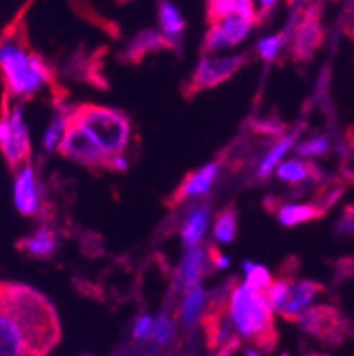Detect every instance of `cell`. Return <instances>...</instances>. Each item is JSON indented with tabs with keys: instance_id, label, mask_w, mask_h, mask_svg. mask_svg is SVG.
<instances>
[{
	"instance_id": "7",
	"label": "cell",
	"mask_w": 354,
	"mask_h": 356,
	"mask_svg": "<svg viewBox=\"0 0 354 356\" xmlns=\"http://www.w3.org/2000/svg\"><path fill=\"white\" fill-rule=\"evenodd\" d=\"M296 323H300V326L307 333L319 337L330 344L339 342L346 332V321L340 317L339 310L330 305L307 309L298 316Z\"/></svg>"
},
{
	"instance_id": "29",
	"label": "cell",
	"mask_w": 354,
	"mask_h": 356,
	"mask_svg": "<svg viewBox=\"0 0 354 356\" xmlns=\"http://www.w3.org/2000/svg\"><path fill=\"white\" fill-rule=\"evenodd\" d=\"M301 156H321L330 151V140L326 137H314L308 140L301 142L296 147Z\"/></svg>"
},
{
	"instance_id": "12",
	"label": "cell",
	"mask_w": 354,
	"mask_h": 356,
	"mask_svg": "<svg viewBox=\"0 0 354 356\" xmlns=\"http://www.w3.org/2000/svg\"><path fill=\"white\" fill-rule=\"evenodd\" d=\"M323 289L324 287L319 282H314V280H298V282L292 280L289 284L284 305L278 310V314L287 321H296L298 316L310 307V303L316 300V296Z\"/></svg>"
},
{
	"instance_id": "6",
	"label": "cell",
	"mask_w": 354,
	"mask_h": 356,
	"mask_svg": "<svg viewBox=\"0 0 354 356\" xmlns=\"http://www.w3.org/2000/svg\"><path fill=\"white\" fill-rule=\"evenodd\" d=\"M250 60L248 55H229V57H206L199 63L197 70L193 71L191 79L183 87V95L186 98L200 95L202 90L213 89L220 86L234 73H238L243 66Z\"/></svg>"
},
{
	"instance_id": "10",
	"label": "cell",
	"mask_w": 354,
	"mask_h": 356,
	"mask_svg": "<svg viewBox=\"0 0 354 356\" xmlns=\"http://www.w3.org/2000/svg\"><path fill=\"white\" fill-rule=\"evenodd\" d=\"M218 163L214 161V163L204 165L199 170L190 172L183 181H181L179 186L174 190V193L165 200V204H167L168 208H175V206H179L184 200L191 199V197L207 193L211 190V186H213L216 176H218Z\"/></svg>"
},
{
	"instance_id": "30",
	"label": "cell",
	"mask_w": 354,
	"mask_h": 356,
	"mask_svg": "<svg viewBox=\"0 0 354 356\" xmlns=\"http://www.w3.org/2000/svg\"><path fill=\"white\" fill-rule=\"evenodd\" d=\"M282 43H284V34L269 35V38H266L264 41H261V43H259V47H257L259 55H261L266 63H271V60L278 55V51H280Z\"/></svg>"
},
{
	"instance_id": "28",
	"label": "cell",
	"mask_w": 354,
	"mask_h": 356,
	"mask_svg": "<svg viewBox=\"0 0 354 356\" xmlns=\"http://www.w3.org/2000/svg\"><path fill=\"white\" fill-rule=\"evenodd\" d=\"M66 121H67V112H64V110L57 112L55 118L51 119L50 128L47 129V134H45V138H43V145L48 153H51V151L55 149V145H57L58 142H61V138H63L64 128H66Z\"/></svg>"
},
{
	"instance_id": "20",
	"label": "cell",
	"mask_w": 354,
	"mask_h": 356,
	"mask_svg": "<svg viewBox=\"0 0 354 356\" xmlns=\"http://www.w3.org/2000/svg\"><path fill=\"white\" fill-rule=\"evenodd\" d=\"M277 176L278 179L285 181V183L298 184L305 183V181L321 179V170L316 167V163H310V161L291 160L278 167Z\"/></svg>"
},
{
	"instance_id": "11",
	"label": "cell",
	"mask_w": 354,
	"mask_h": 356,
	"mask_svg": "<svg viewBox=\"0 0 354 356\" xmlns=\"http://www.w3.org/2000/svg\"><path fill=\"white\" fill-rule=\"evenodd\" d=\"M0 356H34L27 337L11 310L0 302Z\"/></svg>"
},
{
	"instance_id": "13",
	"label": "cell",
	"mask_w": 354,
	"mask_h": 356,
	"mask_svg": "<svg viewBox=\"0 0 354 356\" xmlns=\"http://www.w3.org/2000/svg\"><path fill=\"white\" fill-rule=\"evenodd\" d=\"M15 202L24 216H35L39 211V192L35 184L34 170L31 163L19 170L15 183Z\"/></svg>"
},
{
	"instance_id": "2",
	"label": "cell",
	"mask_w": 354,
	"mask_h": 356,
	"mask_svg": "<svg viewBox=\"0 0 354 356\" xmlns=\"http://www.w3.org/2000/svg\"><path fill=\"white\" fill-rule=\"evenodd\" d=\"M0 71L4 76L6 95L11 96L29 98L45 83H55L50 67L29 50L24 27L19 24L9 25L0 35Z\"/></svg>"
},
{
	"instance_id": "5",
	"label": "cell",
	"mask_w": 354,
	"mask_h": 356,
	"mask_svg": "<svg viewBox=\"0 0 354 356\" xmlns=\"http://www.w3.org/2000/svg\"><path fill=\"white\" fill-rule=\"evenodd\" d=\"M58 151L67 160L83 165V167H89L90 170H97V168H108L110 170V160L112 158L103 153L99 145L83 131L82 126L71 118L70 112H67L63 138L58 142Z\"/></svg>"
},
{
	"instance_id": "34",
	"label": "cell",
	"mask_w": 354,
	"mask_h": 356,
	"mask_svg": "<svg viewBox=\"0 0 354 356\" xmlns=\"http://www.w3.org/2000/svg\"><path fill=\"white\" fill-rule=\"evenodd\" d=\"M259 2H261V9H259L257 13V20H261V16L268 15V13L277 6L278 0H259Z\"/></svg>"
},
{
	"instance_id": "36",
	"label": "cell",
	"mask_w": 354,
	"mask_h": 356,
	"mask_svg": "<svg viewBox=\"0 0 354 356\" xmlns=\"http://www.w3.org/2000/svg\"><path fill=\"white\" fill-rule=\"evenodd\" d=\"M282 356H289V355H282Z\"/></svg>"
},
{
	"instance_id": "33",
	"label": "cell",
	"mask_w": 354,
	"mask_h": 356,
	"mask_svg": "<svg viewBox=\"0 0 354 356\" xmlns=\"http://www.w3.org/2000/svg\"><path fill=\"white\" fill-rule=\"evenodd\" d=\"M151 326H152L151 317L149 316L138 317L135 323V328H133V335H135V339H144V337H147Z\"/></svg>"
},
{
	"instance_id": "4",
	"label": "cell",
	"mask_w": 354,
	"mask_h": 356,
	"mask_svg": "<svg viewBox=\"0 0 354 356\" xmlns=\"http://www.w3.org/2000/svg\"><path fill=\"white\" fill-rule=\"evenodd\" d=\"M70 115L106 156H122L131 138V122L124 112L86 103L70 110Z\"/></svg>"
},
{
	"instance_id": "26",
	"label": "cell",
	"mask_w": 354,
	"mask_h": 356,
	"mask_svg": "<svg viewBox=\"0 0 354 356\" xmlns=\"http://www.w3.org/2000/svg\"><path fill=\"white\" fill-rule=\"evenodd\" d=\"M245 271H246V282L245 287L252 291H259V293H264L266 289L271 284V275L266 268L259 266V264H253V262H245Z\"/></svg>"
},
{
	"instance_id": "8",
	"label": "cell",
	"mask_w": 354,
	"mask_h": 356,
	"mask_svg": "<svg viewBox=\"0 0 354 356\" xmlns=\"http://www.w3.org/2000/svg\"><path fill=\"white\" fill-rule=\"evenodd\" d=\"M253 24L255 22L236 15L213 22L206 34V40H204V51L213 54V51L227 50V48H232L234 44L241 43L248 35Z\"/></svg>"
},
{
	"instance_id": "23",
	"label": "cell",
	"mask_w": 354,
	"mask_h": 356,
	"mask_svg": "<svg viewBox=\"0 0 354 356\" xmlns=\"http://www.w3.org/2000/svg\"><path fill=\"white\" fill-rule=\"evenodd\" d=\"M160 25L161 34H163L170 43L175 40H179L181 34H183L184 31V20L183 16H181L179 9L175 8L172 2H168V0H163L160 4Z\"/></svg>"
},
{
	"instance_id": "35",
	"label": "cell",
	"mask_w": 354,
	"mask_h": 356,
	"mask_svg": "<svg viewBox=\"0 0 354 356\" xmlns=\"http://www.w3.org/2000/svg\"><path fill=\"white\" fill-rule=\"evenodd\" d=\"M346 32L354 40V6L349 9V15H347L346 20Z\"/></svg>"
},
{
	"instance_id": "3",
	"label": "cell",
	"mask_w": 354,
	"mask_h": 356,
	"mask_svg": "<svg viewBox=\"0 0 354 356\" xmlns=\"http://www.w3.org/2000/svg\"><path fill=\"white\" fill-rule=\"evenodd\" d=\"M229 317L239 335L262 351L269 353L277 346L273 310L264 293L238 286L234 280L229 293Z\"/></svg>"
},
{
	"instance_id": "1",
	"label": "cell",
	"mask_w": 354,
	"mask_h": 356,
	"mask_svg": "<svg viewBox=\"0 0 354 356\" xmlns=\"http://www.w3.org/2000/svg\"><path fill=\"white\" fill-rule=\"evenodd\" d=\"M0 302L18 319L34 356H47L61 341L57 314L43 294L19 284H0Z\"/></svg>"
},
{
	"instance_id": "16",
	"label": "cell",
	"mask_w": 354,
	"mask_h": 356,
	"mask_svg": "<svg viewBox=\"0 0 354 356\" xmlns=\"http://www.w3.org/2000/svg\"><path fill=\"white\" fill-rule=\"evenodd\" d=\"M207 257L202 248H190L183 257L181 270L177 273V291H188L191 286L200 282V277L206 271ZM209 264V262H207Z\"/></svg>"
},
{
	"instance_id": "25",
	"label": "cell",
	"mask_w": 354,
	"mask_h": 356,
	"mask_svg": "<svg viewBox=\"0 0 354 356\" xmlns=\"http://www.w3.org/2000/svg\"><path fill=\"white\" fill-rule=\"evenodd\" d=\"M294 138H296V134L287 135V137L282 138V140L271 149V153H268V156L262 160L261 167H259L257 176L261 177V179H266V177L271 176V172L275 170V167L278 165V161L282 160V156H284V154L287 153V149L294 144Z\"/></svg>"
},
{
	"instance_id": "9",
	"label": "cell",
	"mask_w": 354,
	"mask_h": 356,
	"mask_svg": "<svg viewBox=\"0 0 354 356\" xmlns=\"http://www.w3.org/2000/svg\"><path fill=\"white\" fill-rule=\"evenodd\" d=\"M323 40L324 32L323 27H321L319 13L314 8L310 9V11H307L303 20H301L300 24H298V27L294 29L291 43L292 57H294L298 63H308L317 51V48L323 44Z\"/></svg>"
},
{
	"instance_id": "31",
	"label": "cell",
	"mask_w": 354,
	"mask_h": 356,
	"mask_svg": "<svg viewBox=\"0 0 354 356\" xmlns=\"http://www.w3.org/2000/svg\"><path fill=\"white\" fill-rule=\"evenodd\" d=\"M216 355L214 356H259L257 353L252 351V349H246L243 348L241 344H239L238 339H234V341H230L229 344H225L223 348L216 349Z\"/></svg>"
},
{
	"instance_id": "22",
	"label": "cell",
	"mask_w": 354,
	"mask_h": 356,
	"mask_svg": "<svg viewBox=\"0 0 354 356\" xmlns=\"http://www.w3.org/2000/svg\"><path fill=\"white\" fill-rule=\"evenodd\" d=\"M326 211L316 206V204H285L278 211V220L285 227H292L298 223L317 220Z\"/></svg>"
},
{
	"instance_id": "24",
	"label": "cell",
	"mask_w": 354,
	"mask_h": 356,
	"mask_svg": "<svg viewBox=\"0 0 354 356\" xmlns=\"http://www.w3.org/2000/svg\"><path fill=\"white\" fill-rule=\"evenodd\" d=\"M238 234V211L234 206H229L216 216L214 223V238L220 243H232Z\"/></svg>"
},
{
	"instance_id": "15",
	"label": "cell",
	"mask_w": 354,
	"mask_h": 356,
	"mask_svg": "<svg viewBox=\"0 0 354 356\" xmlns=\"http://www.w3.org/2000/svg\"><path fill=\"white\" fill-rule=\"evenodd\" d=\"M241 16L257 24V11L253 9L252 0H207V18L209 24L222 20L225 16Z\"/></svg>"
},
{
	"instance_id": "18",
	"label": "cell",
	"mask_w": 354,
	"mask_h": 356,
	"mask_svg": "<svg viewBox=\"0 0 354 356\" xmlns=\"http://www.w3.org/2000/svg\"><path fill=\"white\" fill-rule=\"evenodd\" d=\"M18 248L31 257L50 259L57 248V238L48 227H39L34 234L18 241Z\"/></svg>"
},
{
	"instance_id": "19",
	"label": "cell",
	"mask_w": 354,
	"mask_h": 356,
	"mask_svg": "<svg viewBox=\"0 0 354 356\" xmlns=\"http://www.w3.org/2000/svg\"><path fill=\"white\" fill-rule=\"evenodd\" d=\"M9 129H11V140L16 153L22 158L24 165L31 163V142H29V131L24 121V108L16 105L13 114H9Z\"/></svg>"
},
{
	"instance_id": "14",
	"label": "cell",
	"mask_w": 354,
	"mask_h": 356,
	"mask_svg": "<svg viewBox=\"0 0 354 356\" xmlns=\"http://www.w3.org/2000/svg\"><path fill=\"white\" fill-rule=\"evenodd\" d=\"M165 48H174V44L163 34L156 31H144L136 35L133 43L129 44V48L126 50L124 60H128L129 64H138L147 54L165 50Z\"/></svg>"
},
{
	"instance_id": "27",
	"label": "cell",
	"mask_w": 354,
	"mask_h": 356,
	"mask_svg": "<svg viewBox=\"0 0 354 356\" xmlns=\"http://www.w3.org/2000/svg\"><path fill=\"white\" fill-rule=\"evenodd\" d=\"M174 337V323L170 321V317L167 314H161L154 323H152L151 330H149V339L154 342L156 346H165L172 341Z\"/></svg>"
},
{
	"instance_id": "32",
	"label": "cell",
	"mask_w": 354,
	"mask_h": 356,
	"mask_svg": "<svg viewBox=\"0 0 354 356\" xmlns=\"http://www.w3.org/2000/svg\"><path fill=\"white\" fill-rule=\"evenodd\" d=\"M337 236H354V206H347L337 223Z\"/></svg>"
},
{
	"instance_id": "17",
	"label": "cell",
	"mask_w": 354,
	"mask_h": 356,
	"mask_svg": "<svg viewBox=\"0 0 354 356\" xmlns=\"http://www.w3.org/2000/svg\"><path fill=\"white\" fill-rule=\"evenodd\" d=\"M207 222H209V208L204 206V204L188 213L183 227H181L183 245L188 250H190V248H195L200 241H202V236L207 229Z\"/></svg>"
},
{
	"instance_id": "21",
	"label": "cell",
	"mask_w": 354,
	"mask_h": 356,
	"mask_svg": "<svg viewBox=\"0 0 354 356\" xmlns=\"http://www.w3.org/2000/svg\"><path fill=\"white\" fill-rule=\"evenodd\" d=\"M204 309H206V294H204L202 286L199 282L186 291V296H184L179 309V321L186 328H190L199 321V317H202Z\"/></svg>"
}]
</instances>
